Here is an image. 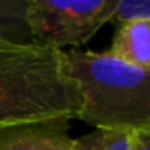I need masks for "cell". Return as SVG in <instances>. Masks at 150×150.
Returning <instances> with one entry per match:
<instances>
[{
  "label": "cell",
  "instance_id": "9c48e42d",
  "mask_svg": "<svg viewBox=\"0 0 150 150\" xmlns=\"http://www.w3.org/2000/svg\"><path fill=\"white\" fill-rule=\"evenodd\" d=\"M129 150H150V129L136 131Z\"/></svg>",
  "mask_w": 150,
  "mask_h": 150
},
{
  "label": "cell",
  "instance_id": "277c9868",
  "mask_svg": "<svg viewBox=\"0 0 150 150\" xmlns=\"http://www.w3.org/2000/svg\"><path fill=\"white\" fill-rule=\"evenodd\" d=\"M68 118H47L0 129V150H71Z\"/></svg>",
  "mask_w": 150,
  "mask_h": 150
},
{
  "label": "cell",
  "instance_id": "ba28073f",
  "mask_svg": "<svg viewBox=\"0 0 150 150\" xmlns=\"http://www.w3.org/2000/svg\"><path fill=\"white\" fill-rule=\"evenodd\" d=\"M110 21L118 26L136 23V21H150V2L149 0H116Z\"/></svg>",
  "mask_w": 150,
  "mask_h": 150
},
{
  "label": "cell",
  "instance_id": "8992f818",
  "mask_svg": "<svg viewBox=\"0 0 150 150\" xmlns=\"http://www.w3.org/2000/svg\"><path fill=\"white\" fill-rule=\"evenodd\" d=\"M28 0H0V44H36L26 21Z\"/></svg>",
  "mask_w": 150,
  "mask_h": 150
},
{
  "label": "cell",
  "instance_id": "3957f363",
  "mask_svg": "<svg viewBox=\"0 0 150 150\" xmlns=\"http://www.w3.org/2000/svg\"><path fill=\"white\" fill-rule=\"evenodd\" d=\"M116 0H28L26 21L34 42L50 49L84 45L110 23Z\"/></svg>",
  "mask_w": 150,
  "mask_h": 150
},
{
  "label": "cell",
  "instance_id": "6da1fadb",
  "mask_svg": "<svg viewBox=\"0 0 150 150\" xmlns=\"http://www.w3.org/2000/svg\"><path fill=\"white\" fill-rule=\"evenodd\" d=\"M81 97L63 50L0 44V129L47 118H76Z\"/></svg>",
  "mask_w": 150,
  "mask_h": 150
},
{
  "label": "cell",
  "instance_id": "5b68a950",
  "mask_svg": "<svg viewBox=\"0 0 150 150\" xmlns=\"http://www.w3.org/2000/svg\"><path fill=\"white\" fill-rule=\"evenodd\" d=\"M107 53L127 65L150 71V21L118 26Z\"/></svg>",
  "mask_w": 150,
  "mask_h": 150
},
{
  "label": "cell",
  "instance_id": "7a4b0ae2",
  "mask_svg": "<svg viewBox=\"0 0 150 150\" xmlns=\"http://www.w3.org/2000/svg\"><path fill=\"white\" fill-rule=\"evenodd\" d=\"M81 105L76 118L97 129H150V71L103 52L63 50Z\"/></svg>",
  "mask_w": 150,
  "mask_h": 150
},
{
  "label": "cell",
  "instance_id": "52a82bcc",
  "mask_svg": "<svg viewBox=\"0 0 150 150\" xmlns=\"http://www.w3.org/2000/svg\"><path fill=\"white\" fill-rule=\"evenodd\" d=\"M136 131L132 129H94L73 140L71 150H129Z\"/></svg>",
  "mask_w": 150,
  "mask_h": 150
}]
</instances>
